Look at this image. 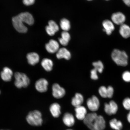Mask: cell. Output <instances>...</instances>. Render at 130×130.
<instances>
[{
	"label": "cell",
	"mask_w": 130,
	"mask_h": 130,
	"mask_svg": "<svg viewBox=\"0 0 130 130\" xmlns=\"http://www.w3.org/2000/svg\"><path fill=\"white\" fill-rule=\"evenodd\" d=\"M14 76L15 79L14 85L18 88L27 87L30 84V79L24 73L16 72Z\"/></svg>",
	"instance_id": "277c9868"
},
{
	"label": "cell",
	"mask_w": 130,
	"mask_h": 130,
	"mask_svg": "<svg viewBox=\"0 0 130 130\" xmlns=\"http://www.w3.org/2000/svg\"><path fill=\"white\" fill-rule=\"evenodd\" d=\"M104 106L105 112L108 115L115 114L118 111V105L113 101H111L109 103H105Z\"/></svg>",
	"instance_id": "ba28073f"
},
{
	"label": "cell",
	"mask_w": 130,
	"mask_h": 130,
	"mask_svg": "<svg viewBox=\"0 0 130 130\" xmlns=\"http://www.w3.org/2000/svg\"><path fill=\"white\" fill-rule=\"evenodd\" d=\"M45 48L48 53H57L59 49V45L56 41L51 40L45 45Z\"/></svg>",
	"instance_id": "8fae6325"
},
{
	"label": "cell",
	"mask_w": 130,
	"mask_h": 130,
	"mask_svg": "<svg viewBox=\"0 0 130 130\" xmlns=\"http://www.w3.org/2000/svg\"><path fill=\"white\" fill-rule=\"evenodd\" d=\"M13 25L17 31L20 33H25L27 31V27L24 25V23L17 15L12 19Z\"/></svg>",
	"instance_id": "5b68a950"
},
{
	"label": "cell",
	"mask_w": 130,
	"mask_h": 130,
	"mask_svg": "<svg viewBox=\"0 0 130 130\" xmlns=\"http://www.w3.org/2000/svg\"><path fill=\"white\" fill-rule=\"evenodd\" d=\"M35 0H23L24 5L27 6L32 5L35 3Z\"/></svg>",
	"instance_id": "d6a6232c"
},
{
	"label": "cell",
	"mask_w": 130,
	"mask_h": 130,
	"mask_svg": "<svg viewBox=\"0 0 130 130\" xmlns=\"http://www.w3.org/2000/svg\"><path fill=\"white\" fill-rule=\"evenodd\" d=\"M108 94L107 98H111L113 97L114 92V89L113 87L111 86H109L107 87Z\"/></svg>",
	"instance_id": "1f68e13d"
},
{
	"label": "cell",
	"mask_w": 130,
	"mask_h": 130,
	"mask_svg": "<svg viewBox=\"0 0 130 130\" xmlns=\"http://www.w3.org/2000/svg\"><path fill=\"white\" fill-rule=\"evenodd\" d=\"M61 28L64 31H68L70 29V23L69 21L66 19H62L60 23Z\"/></svg>",
	"instance_id": "484cf974"
},
{
	"label": "cell",
	"mask_w": 130,
	"mask_h": 130,
	"mask_svg": "<svg viewBox=\"0 0 130 130\" xmlns=\"http://www.w3.org/2000/svg\"><path fill=\"white\" fill-rule=\"evenodd\" d=\"M70 40V36L67 31H63L61 32V37L58 39L61 44L63 46H66Z\"/></svg>",
	"instance_id": "cb8c5ba5"
},
{
	"label": "cell",
	"mask_w": 130,
	"mask_h": 130,
	"mask_svg": "<svg viewBox=\"0 0 130 130\" xmlns=\"http://www.w3.org/2000/svg\"><path fill=\"white\" fill-rule=\"evenodd\" d=\"M18 15L23 23L30 25L34 24V19L33 16L30 13L27 12H22Z\"/></svg>",
	"instance_id": "4fadbf2b"
},
{
	"label": "cell",
	"mask_w": 130,
	"mask_h": 130,
	"mask_svg": "<svg viewBox=\"0 0 130 130\" xmlns=\"http://www.w3.org/2000/svg\"><path fill=\"white\" fill-rule=\"evenodd\" d=\"M111 57L113 60L118 66H126L128 63V56L126 52L115 49L112 52Z\"/></svg>",
	"instance_id": "7a4b0ae2"
},
{
	"label": "cell",
	"mask_w": 130,
	"mask_h": 130,
	"mask_svg": "<svg viewBox=\"0 0 130 130\" xmlns=\"http://www.w3.org/2000/svg\"><path fill=\"white\" fill-rule=\"evenodd\" d=\"M127 119L128 122L130 123V111L127 115Z\"/></svg>",
	"instance_id": "e575fe53"
},
{
	"label": "cell",
	"mask_w": 130,
	"mask_h": 130,
	"mask_svg": "<svg viewBox=\"0 0 130 130\" xmlns=\"http://www.w3.org/2000/svg\"><path fill=\"white\" fill-rule=\"evenodd\" d=\"M97 71L94 69L91 71V78L93 80H97L98 79V76L97 74Z\"/></svg>",
	"instance_id": "4dcf8cb0"
},
{
	"label": "cell",
	"mask_w": 130,
	"mask_h": 130,
	"mask_svg": "<svg viewBox=\"0 0 130 130\" xmlns=\"http://www.w3.org/2000/svg\"><path fill=\"white\" fill-rule=\"evenodd\" d=\"M48 82L46 79L41 78L37 80L35 84V87L38 92L43 93L48 90Z\"/></svg>",
	"instance_id": "9c48e42d"
},
{
	"label": "cell",
	"mask_w": 130,
	"mask_h": 130,
	"mask_svg": "<svg viewBox=\"0 0 130 130\" xmlns=\"http://www.w3.org/2000/svg\"><path fill=\"white\" fill-rule=\"evenodd\" d=\"M13 73L12 70L7 67H4L1 73V77L5 82H9L12 79Z\"/></svg>",
	"instance_id": "9a60e30c"
},
{
	"label": "cell",
	"mask_w": 130,
	"mask_h": 130,
	"mask_svg": "<svg viewBox=\"0 0 130 130\" xmlns=\"http://www.w3.org/2000/svg\"><path fill=\"white\" fill-rule=\"evenodd\" d=\"M66 130H73L71 129H67Z\"/></svg>",
	"instance_id": "d590c367"
},
{
	"label": "cell",
	"mask_w": 130,
	"mask_h": 130,
	"mask_svg": "<svg viewBox=\"0 0 130 130\" xmlns=\"http://www.w3.org/2000/svg\"><path fill=\"white\" fill-rule=\"evenodd\" d=\"M1 91H0V94H1Z\"/></svg>",
	"instance_id": "f35d334b"
},
{
	"label": "cell",
	"mask_w": 130,
	"mask_h": 130,
	"mask_svg": "<svg viewBox=\"0 0 130 130\" xmlns=\"http://www.w3.org/2000/svg\"><path fill=\"white\" fill-rule=\"evenodd\" d=\"M105 1H109V0H105Z\"/></svg>",
	"instance_id": "74e56055"
},
{
	"label": "cell",
	"mask_w": 130,
	"mask_h": 130,
	"mask_svg": "<svg viewBox=\"0 0 130 130\" xmlns=\"http://www.w3.org/2000/svg\"><path fill=\"white\" fill-rule=\"evenodd\" d=\"M99 92L101 96L103 98H107L108 91L107 88L105 86H102L99 89Z\"/></svg>",
	"instance_id": "83f0119b"
},
{
	"label": "cell",
	"mask_w": 130,
	"mask_h": 130,
	"mask_svg": "<svg viewBox=\"0 0 130 130\" xmlns=\"http://www.w3.org/2000/svg\"><path fill=\"white\" fill-rule=\"evenodd\" d=\"M88 108L92 112L97 111L100 106V102L99 99L95 95L88 99L87 102Z\"/></svg>",
	"instance_id": "8992f818"
},
{
	"label": "cell",
	"mask_w": 130,
	"mask_h": 130,
	"mask_svg": "<svg viewBox=\"0 0 130 130\" xmlns=\"http://www.w3.org/2000/svg\"><path fill=\"white\" fill-rule=\"evenodd\" d=\"M84 101V97L80 93H77L75 94L71 101V104L75 108L80 106L82 105Z\"/></svg>",
	"instance_id": "44dd1931"
},
{
	"label": "cell",
	"mask_w": 130,
	"mask_h": 130,
	"mask_svg": "<svg viewBox=\"0 0 130 130\" xmlns=\"http://www.w3.org/2000/svg\"><path fill=\"white\" fill-rule=\"evenodd\" d=\"M109 124L110 127L114 130H121L123 128L122 123L116 119H113L110 120Z\"/></svg>",
	"instance_id": "d4e9b609"
},
{
	"label": "cell",
	"mask_w": 130,
	"mask_h": 130,
	"mask_svg": "<svg viewBox=\"0 0 130 130\" xmlns=\"http://www.w3.org/2000/svg\"><path fill=\"white\" fill-rule=\"evenodd\" d=\"M41 65L44 69L47 71H50L53 69V64L51 60L45 58L42 60Z\"/></svg>",
	"instance_id": "603a6c76"
},
{
	"label": "cell",
	"mask_w": 130,
	"mask_h": 130,
	"mask_svg": "<svg viewBox=\"0 0 130 130\" xmlns=\"http://www.w3.org/2000/svg\"><path fill=\"white\" fill-rule=\"evenodd\" d=\"M123 1L126 5L130 7V0H123Z\"/></svg>",
	"instance_id": "836d02e7"
},
{
	"label": "cell",
	"mask_w": 130,
	"mask_h": 130,
	"mask_svg": "<svg viewBox=\"0 0 130 130\" xmlns=\"http://www.w3.org/2000/svg\"><path fill=\"white\" fill-rule=\"evenodd\" d=\"M3 130V129H2V130Z\"/></svg>",
	"instance_id": "ab89813d"
},
{
	"label": "cell",
	"mask_w": 130,
	"mask_h": 130,
	"mask_svg": "<svg viewBox=\"0 0 130 130\" xmlns=\"http://www.w3.org/2000/svg\"><path fill=\"white\" fill-rule=\"evenodd\" d=\"M59 30L58 25L54 21L50 20L48 22V25L45 27V30L48 35L53 36Z\"/></svg>",
	"instance_id": "7c38bea8"
},
{
	"label": "cell",
	"mask_w": 130,
	"mask_h": 130,
	"mask_svg": "<svg viewBox=\"0 0 130 130\" xmlns=\"http://www.w3.org/2000/svg\"><path fill=\"white\" fill-rule=\"evenodd\" d=\"M119 32L123 38H129L130 37V27L127 24H123L120 26Z\"/></svg>",
	"instance_id": "7402d4cb"
},
{
	"label": "cell",
	"mask_w": 130,
	"mask_h": 130,
	"mask_svg": "<svg viewBox=\"0 0 130 130\" xmlns=\"http://www.w3.org/2000/svg\"><path fill=\"white\" fill-rule=\"evenodd\" d=\"M27 58L29 64L31 66H35L40 61V57L37 53H29L27 55Z\"/></svg>",
	"instance_id": "e0dca14e"
},
{
	"label": "cell",
	"mask_w": 130,
	"mask_h": 130,
	"mask_svg": "<svg viewBox=\"0 0 130 130\" xmlns=\"http://www.w3.org/2000/svg\"><path fill=\"white\" fill-rule=\"evenodd\" d=\"M92 65L94 66V69L96 70L97 72L100 73H101L103 72L104 66L101 61H99L96 62H94L92 63Z\"/></svg>",
	"instance_id": "4316f807"
},
{
	"label": "cell",
	"mask_w": 130,
	"mask_h": 130,
	"mask_svg": "<svg viewBox=\"0 0 130 130\" xmlns=\"http://www.w3.org/2000/svg\"><path fill=\"white\" fill-rule=\"evenodd\" d=\"M102 25L104 28V31H105L108 35H111L112 32L115 30V26L113 22L109 20L104 21L102 23Z\"/></svg>",
	"instance_id": "ac0fdd59"
},
{
	"label": "cell",
	"mask_w": 130,
	"mask_h": 130,
	"mask_svg": "<svg viewBox=\"0 0 130 130\" xmlns=\"http://www.w3.org/2000/svg\"><path fill=\"white\" fill-rule=\"evenodd\" d=\"M122 78L123 80L126 82H130V72L128 71H124L122 75Z\"/></svg>",
	"instance_id": "f1b7e54d"
},
{
	"label": "cell",
	"mask_w": 130,
	"mask_h": 130,
	"mask_svg": "<svg viewBox=\"0 0 130 130\" xmlns=\"http://www.w3.org/2000/svg\"><path fill=\"white\" fill-rule=\"evenodd\" d=\"M76 118L80 121H84L87 115V111L85 107L81 105L75 108V109Z\"/></svg>",
	"instance_id": "5bb4252c"
},
{
	"label": "cell",
	"mask_w": 130,
	"mask_h": 130,
	"mask_svg": "<svg viewBox=\"0 0 130 130\" xmlns=\"http://www.w3.org/2000/svg\"><path fill=\"white\" fill-rule=\"evenodd\" d=\"M111 20L114 23L121 25L124 24L126 21V16L122 13L118 12L114 13L111 16Z\"/></svg>",
	"instance_id": "30bf717a"
},
{
	"label": "cell",
	"mask_w": 130,
	"mask_h": 130,
	"mask_svg": "<svg viewBox=\"0 0 130 130\" xmlns=\"http://www.w3.org/2000/svg\"><path fill=\"white\" fill-rule=\"evenodd\" d=\"M83 121L84 124L91 130H103L105 127L104 118L95 113L87 114Z\"/></svg>",
	"instance_id": "6da1fadb"
},
{
	"label": "cell",
	"mask_w": 130,
	"mask_h": 130,
	"mask_svg": "<svg viewBox=\"0 0 130 130\" xmlns=\"http://www.w3.org/2000/svg\"><path fill=\"white\" fill-rule=\"evenodd\" d=\"M63 121L65 125L68 127L73 126L75 122L74 116L69 113L64 114L63 118Z\"/></svg>",
	"instance_id": "d6986e66"
},
{
	"label": "cell",
	"mask_w": 130,
	"mask_h": 130,
	"mask_svg": "<svg viewBox=\"0 0 130 130\" xmlns=\"http://www.w3.org/2000/svg\"><path fill=\"white\" fill-rule=\"evenodd\" d=\"M27 122L31 125L40 126L43 123L41 113L37 110L30 111L26 117Z\"/></svg>",
	"instance_id": "3957f363"
},
{
	"label": "cell",
	"mask_w": 130,
	"mask_h": 130,
	"mask_svg": "<svg viewBox=\"0 0 130 130\" xmlns=\"http://www.w3.org/2000/svg\"><path fill=\"white\" fill-rule=\"evenodd\" d=\"M61 106L58 103H53L50 105V112L54 117L57 118L61 114Z\"/></svg>",
	"instance_id": "ffe728a7"
},
{
	"label": "cell",
	"mask_w": 130,
	"mask_h": 130,
	"mask_svg": "<svg viewBox=\"0 0 130 130\" xmlns=\"http://www.w3.org/2000/svg\"><path fill=\"white\" fill-rule=\"evenodd\" d=\"M56 56L58 59L64 58L67 60H69L71 58V55L70 52L66 48H62L57 52Z\"/></svg>",
	"instance_id": "2e32d148"
},
{
	"label": "cell",
	"mask_w": 130,
	"mask_h": 130,
	"mask_svg": "<svg viewBox=\"0 0 130 130\" xmlns=\"http://www.w3.org/2000/svg\"><path fill=\"white\" fill-rule=\"evenodd\" d=\"M87 1H92V0H87Z\"/></svg>",
	"instance_id": "8d00e7d4"
},
{
	"label": "cell",
	"mask_w": 130,
	"mask_h": 130,
	"mask_svg": "<svg viewBox=\"0 0 130 130\" xmlns=\"http://www.w3.org/2000/svg\"><path fill=\"white\" fill-rule=\"evenodd\" d=\"M52 89L53 96L56 99L61 98L64 97L66 94L64 89L58 84H54Z\"/></svg>",
	"instance_id": "52a82bcc"
},
{
	"label": "cell",
	"mask_w": 130,
	"mask_h": 130,
	"mask_svg": "<svg viewBox=\"0 0 130 130\" xmlns=\"http://www.w3.org/2000/svg\"><path fill=\"white\" fill-rule=\"evenodd\" d=\"M123 105L126 109L130 110V98H126L125 99L123 102Z\"/></svg>",
	"instance_id": "f546056e"
}]
</instances>
